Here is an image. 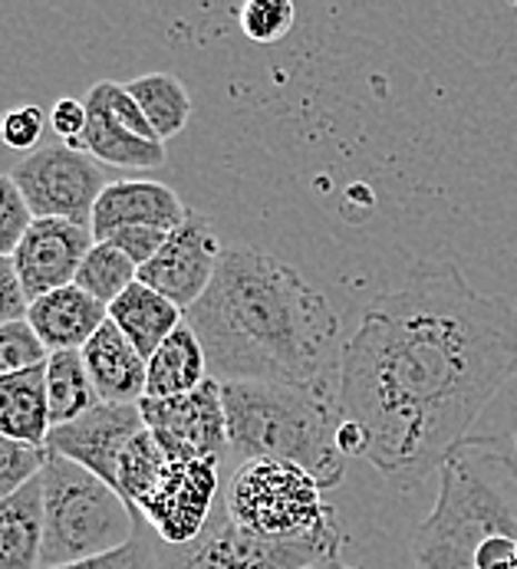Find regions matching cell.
<instances>
[{"label":"cell","mask_w":517,"mask_h":569,"mask_svg":"<svg viewBox=\"0 0 517 569\" xmlns=\"http://www.w3.org/2000/svg\"><path fill=\"white\" fill-rule=\"evenodd\" d=\"M13 184L20 188L33 221H70L92 224V208L106 191V174L83 152L70 146H40L13 164Z\"/></svg>","instance_id":"cell-8"},{"label":"cell","mask_w":517,"mask_h":569,"mask_svg":"<svg viewBox=\"0 0 517 569\" xmlns=\"http://www.w3.org/2000/svg\"><path fill=\"white\" fill-rule=\"evenodd\" d=\"M146 428L139 406H106L99 402L70 425H57L47 435V451L67 458L92 471L106 485L116 488L119 458L132 445V438Z\"/></svg>","instance_id":"cell-12"},{"label":"cell","mask_w":517,"mask_h":569,"mask_svg":"<svg viewBox=\"0 0 517 569\" xmlns=\"http://www.w3.org/2000/svg\"><path fill=\"white\" fill-rule=\"evenodd\" d=\"M83 362L92 379V389L99 402L106 406H139L146 399V379H149V362L139 356V349L116 329L106 323L87 346H83Z\"/></svg>","instance_id":"cell-16"},{"label":"cell","mask_w":517,"mask_h":569,"mask_svg":"<svg viewBox=\"0 0 517 569\" xmlns=\"http://www.w3.org/2000/svg\"><path fill=\"white\" fill-rule=\"evenodd\" d=\"M211 379L205 349L195 336V329L181 323L172 336L156 349L149 359V379H146V399H175L188 396L198 386Z\"/></svg>","instance_id":"cell-20"},{"label":"cell","mask_w":517,"mask_h":569,"mask_svg":"<svg viewBox=\"0 0 517 569\" xmlns=\"http://www.w3.org/2000/svg\"><path fill=\"white\" fill-rule=\"evenodd\" d=\"M47 122L50 119L37 106H17V109L3 112V119H0V139H3L7 149L30 156V152L40 149V136H43Z\"/></svg>","instance_id":"cell-30"},{"label":"cell","mask_w":517,"mask_h":569,"mask_svg":"<svg viewBox=\"0 0 517 569\" xmlns=\"http://www.w3.org/2000/svg\"><path fill=\"white\" fill-rule=\"evenodd\" d=\"M310 569H359V567H346V563H340V560H330V563H317V567Z\"/></svg>","instance_id":"cell-37"},{"label":"cell","mask_w":517,"mask_h":569,"mask_svg":"<svg viewBox=\"0 0 517 569\" xmlns=\"http://www.w3.org/2000/svg\"><path fill=\"white\" fill-rule=\"evenodd\" d=\"M517 379V307L475 290L455 263L419 260L344 342L337 399L366 461L416 488Z\"/></svg>","instance_id":"cell-1"},{"label":"cell","mask_w":517,"mask_h":569,"mask_svg":"<svg viewBox=\"0 0 517 569\" xmlns=\"http://www.w3.org/2000/svg\"><path fill=\"white\" fill-rule=\"evenodd\" d=\"M27 323L50 352H83L89 339L109 323V307L92 300L77 283L53 290L27 307Z\"/></svg>","instance_id":"cell-15"},{"label":"cell","mask_w":517,"mask_h":569,"mask_svg":"<svg viewBox=\"0 0 517 569\" xmlns=\"http://www.w3.org/2000/svg\"><path fill=\"white\" fill-rule=\"evenodd\" d=\"M136 280H139V267L109 241H96L77 273V287L87 290L102 307H112Z\"/></svg>","instance_id":"cell-24"},{"label":"cell","mask_w":517,"mask_h":569,"mask_svg":"<svg viewBox=\"0 0 517 569\" xmlns=\"http://www.w3.org/2000/svg\"><path fill=\"white\" fill-rule=\"evenodd\" d=\"M142 421L172 461H221L231 448L228 415L221 399V382L208 379L188 396L175 399H142Z\"/></svg>","instance_id":"cell-9"},{"label":"cell","mask_w":517,"mask_h":569,"mask_svg":"<svg viewBox=\"0 0 517 569\" xmlns=\"http://www.w3.org/2000/svg\"><path fill=\"white\" fill-rule=\"evenodd\" d=\"M47 359H50V349L40 342V336L27 320L0 326V379L47 366Z\"/></svg>","instance_id":"cell-27"},{"label":"cell","mask_w":517,"mask_h":569,"mask_svg":"<svg viewBox=\"0 0 517 569\" xmlns=\"http://www.w3.org/2000/svg\"><path fill=\"white\" fill-rule=\"evenodd\" d=\"M43 465H47V448H33L0 435V500L13 497L33 478H40Z\"/></svg>","instance_id":"cell-28"},{"label":"cell","mask_w":517,"mask_h":569,"mask_svg":"<svg viewBox=\"0 0 517 569\" xmlns=\"http://www.w3.org/2000/svg\"><path fill=\"white\" fill-rule=\"evenodd\" d=\"M57 569H159V553L149 543V537L139 530L122 550H112L106 557H96V560H83V563H70V567Z\"/></svg>","instance_id":"cell-31"},{"label":"cell","mask_w":517,"mask_h":569,"mask_svg":"<svg viewBox=\"0 0 517 569\" xmlns=\"http://www.w3.org/2000/svg\"><path fill=\"white\" fill-rule=\"evenodd\" d=\"M30 224H33V214L20 188L13 184L10 174H0V257H13L23 234L30 231Z\"/></svg>","instance_id":"cell-29"},{"label":"cell","mask_w":517,"mask_h":569,"mask_svg":"<svg viewBox=\"0 0 517 569\" xmlns=\"http://www.w3.org/2000/svg\"><path fill=\"white\" fill-rule=\"evenodd\" d=\"M87 122H89V112L83 99H70V96H63V99H57V106L50 109V129L63 139V146L77 142V139L87 132Z\"/></svg>","instance_id":"cell-34"},{"label":"cell","mask_w":517,"mask_h":569,"mask_svg":"<svg viewBox=\"0 0 517 569\" xmlns=\"http://www.w3.org/2000/svg\"><path fill=\"white\" fill-rule=\"evenodd\" d=\"M438 478V500L412 533V567L475 569L485 540H517V461L495 435L458 441Z\"/></svg>","instance_id":"cell-3"},{"label":"cell","mask_w":517,"mask_h":569,"mask_svg":"<svg viewBox=\"0 0 517 569\" xmlns=\"http://www.w3.org/2000/svg\"><path fill=\"white\" fill-rule=\"evenodd\" d=\"M172 231H159V228H122L109 238V244L119 247L139 270L166 247Z\"/></svg>","instance_id":"cell-32"},{"label":"cell","mask_w":517,"mask_h":569,"mask_svg":"<svg viewBox=\"0 0 517 569\" xmlns=\"http://www.w3.org/2000/svg\"><path fill=\"white\" fill-rule=\"evenodd\" d=\"M344 533L310 540H267L238 527L228 510L211 513L208 527L181 547L159 553V569H310L340 557Z\"/></svg>","instance_id":"cell-7"},{"label":"cell","mask_w":517,"mask_h":569,"mask_svg":"<svg viewBox=\"0 0 517 569\" xmlns=\"http://www.w3.org/2000/svg\"><path fill=\"white\" fill-rule=\"evenodd\" d=\"M211 379L274 386H337L340 317L287 260L228 247L211 287L185 313Z\"/></svg>","instance_id":"cell-2"},{"label":"cell","mask_w":517,"mask_h":569,"mask_svg":"<svg viewBox=\"0 0 517 569\" xmlns=\"http://www.w3.org/2000/svg\"><path fill=\"white\" fill-rule=\"evenodd\" d=\"M228 517L267 540L337 537V510L324 500L314 475L287 461H241L225 497Z\"/></svg>","instance_id":"cell-6"},{"label":"cell","mask_w":517,"mask_h":569,"mask_svg":"<svg viewBox=\"0 0 517 569\" xmlns=\"http://www.w3.org/2000/svg\"><path fill=\"white\" fill-rule=\"evenodd\" d=\"M92 231L70 221H33L13 250V270L27 300H40L53 290L77 283V273L92 250Z\"/></svg>","instance_id":"cell-13"},{"label":"cell","mask_w":517,"mask_h":569,"mask_svg":"<svg viewBox=\"0 0 517 569\" xmlns=\"http://www.w3.org/2000/svg\"><path fill=\"white\" fill-rule=\"evenodd\" d=\"M50 402H47V366L0 379V435L47 448L50 435Z\"/></svg>","instance_id":"cell-19"},{"label":"cell","mask_w":517,"mask_h":569,"mask_svg":"<svg viewBox=\"0 0 517 569\" xmlns=\"http://www.w3.org/2000/svg\"><path fill=\"white\" fill-rule=\"evenodd\" d=\"M47 402H50V421L70 425L89 408L99 406V396L92 389L83 352H50L47 359Z\"/></svg>","instance_id":"cell-23"},{"label":"cell","mask_w":517,"mask_h":569,"mask_svg":"<svg viewBox=\"0 0 517 569\" xmlns=\"http://www.w3.org/2000/svg\"><path fill=\"white\" fill-rule=\"evenodd\" d=\"M228 441L241 461H287L337 488L346 458L337 435L344 411L337 386H274V382H225L221 386Z\"/></svg>","instance_id":"cell-4"},{"label":"cell","mask_w":517,"mask_h":569,"mask_svg":"<svg viewBox=\"0 0 517 569\" xmlns=\"http://www.w3.org/2000/svg\"><path fill=\"white\" fill-rule=\"evenodd\" d=\"M294 20H297V7L290 0H248L238 10V23L245 37L264 47L280 43L290 33Z\"/></svg>","instance_id":"cell-26"},{"label":"cell","mask_w":517,"mask_h":569,"mask_svg":"<svg viewBox=\"0 0 517 569\" xmlns=\"http://www.w3.org/2000/svg\"><path fill=\"white\" fill-rule=\"evenodd\" d=\"M511 389H515V406H511V418H508L511 425H508V431H501V435H495V438L511 451V458L517 461V379L511 382Z\"/></svg>","instance_id":"cell-36"},{"label":"cell","mask_w":517,"mask_h":569,"mask_svg":"<svg viewBox=\"0 0 517 569\" xmlns=\"http://www.w3.org/2000/svg\"><path fill=\"white\" fill-rule=\"evenodd\" d=\"M27 293L20 287V277L13 270L10 257H0V326L13 323V320H27Z\"/></svg>","instance_id":"cell-33"},{"label":"cell","mask_w":517,"mask_h":569,"mask_svg":"<svg viewBox=\"0 0 517 569\" xmlns=\"http://www.w3.org/2000/svg\"><path fill=\"white\" fill-rule=\"evenodd\" d=\"M43 560L40 569L70 567L122 550L136 533V510L92 471L47 451L43 465Z\"/></svg>","instance_id":"cell-5"},{"label":"cell","mask_w":517,"mask_h":569,"mask_svg":"<svg viewBox=\"0 0 517 569\" xmlns=\"http://www.w3.org/2000/svg\"><path fill=\"white\" fill-rule=\"evenodd\" d=\"M475 569H517V540L511 537L485 540L475 557Z\"/></svg>","instance_id":"cell-35"},{"label":"cell","mask_w":517,"mask_h":569,"mask_svg":"<svg viewBox=\"0 0 517 569\" xmlns=\"http://www.w3.org/2000/svg\"><path fill=\"white\" fill-rule=\"evenodd\" d=\"M169 468V455L162 451V445L152 438L149 428H142L132 445L126 448V455L119 458V475H116V490L122 493V500L139 510V503L152 493L159 485L162 471Z\"/></svg>","instance_id":"cell-25"},{"label":"cell","mask_w":517,"mask_h":569,"mask_svg":"<svg viewBox=\"0 0 517 569\" xmlns=\"http://www.w3.org/2000/svg\"><path fill=\"white\" fill-rule=\"evenodd\" d=\"M221 257L225 250L211 221L198 211H188L185 224L172 231L166 247L139 270V283L152 287L181 313H188L211 287Z\"/></svg>","instance_id":"cell-11"},{"label":"cell","mask_w":517,"mask_h":569,"mask_svg":"<svg viewBox=\"0 0 517 569\" xmlns=\"http://www.w3.org/2000/svg\"><path fill=\"white\" fill-rule=\"evenodd\" d=\"M109 323L116 326L139 349V356L149 362L156 356V349L172 336L178 326L185 323V313L175 307L172 300H166L162 293H156L152 287L136 280L109 307Z\"/></svg>","instance_id":"cell-17"},{"label":"cell","mask_w":517,"mask_h":569,"mask_svg":"<svg viewBox=\"0 0 517 569\" xmlns=\"http://www.w3.org/2000/svg\"><path fill=\"white\" fill-rule=\"evenodd\" d=\"M129 96L139 102L142 116L149 119L156 139L166 146L178 132H185L191 119V96L172 73H146L126 82Z\"/></svg>","instance_id":"cell-22"},{"label":"cell","mask_w":517,"mask_h":569,"mask_svg":"<svg viewBox=\"0 0 517 569\" xmlns=\"http://www.w3.org/2000/svg\"><path fill=\"white\" fill-rule=\"evenodd\" d=\"M188 218V208L162 181L129 178L109 181L92 208V241H109L122 228H159L178 231Z\"/></svg>","instance_id":"cell-14"},{"label":"cell","mask_w":517,"mask_h":569,"mask_svg":"<svg viewBox=\"0 0 517 569\" xmlns=\"http://www.w3.org/2000/svg\"><path fill=\"white\" fill-rule=\"evenodd\" d=\"M87 132L77 142H70L73 152H83L92 162L112 164V168H159V164H166V146L162 142H149V139L132 136L129 129L112 122L96 106H87Z\"/></svg>","instance_id":"cell-21"},{"label":"cell","mask_w":517,"mask_h":569,"mask_svg":"<svg viewBox=\"0 0 517 569\" xmlns=\"http://www.w3.org/2000/svg\"><path fill=\"white\" fill-rule=\"evenodd\" d=\"M218 468L221 461H172L162 471L159 485L139 503L136 513L146 517V523L159 533L166 547L191 543L215 513V493H218Z\"/></svg>","instance_id":"cell-10"},{"label":"cell","mask_w":517,"mask_h":569,"mask_svg":"<svg viewBox=\"0 0 517 569\" xmlns=\"http://www.w3.org/2000/svg\"><path fill=\"white\" fill-rule=\"evenodd\" d=\"M43 560V481L33 478L0 500V569H40Z\"/></svg>","instance_id":"cell-18"}]
</instances>
